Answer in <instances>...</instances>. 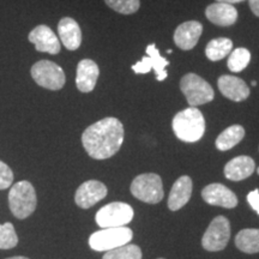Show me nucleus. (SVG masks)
Listing matches in <instances>:
<instances>
[{
    "mask_svg": "<svg viewBox=\"0 0 259 259\" xmlns=\"http://www.w3.org/2000/svg\"><path fill=\"white\" fill-rule=\"evenodd\" d=\"M124 125L119 119L108 116L90 125L82 135V144L90 157L106 160L120 150L124 142Z\"/></svg>",
    "mask_w": 259,
    "mask_h": 259,
    "instance_id": "obj_1",
    "label": "nucleus"
},
{
    "mask_svg": "<svg viewBox=\"0 0 259 259\" xmlns=\"http://www.w3.org/2000/svg\"><path fill=\"white\" fill-rule=\"evenodd\" d=\"M171 127L180 141L196 143L205 132V119L197 107H189L177 113L173 118Z\"/></svg>",
    "mask_w": 259,
    "mask_h": 259,
    "instance_id": "obj_2",
    "label": "nucleus"
},
{
    "mask_svg": "<svg viewBox=\"0 0 259 259\" xmlns=\"http://www.w3.org/2000/svg\"><path fill=\"white\" fill-rule=\"evenodd\" d=\"M37 198L34 186L27 180L12 185L9 192V205L16 219L29 218L36 209Z\"/></svg>",
    "mask_w": 259,
    "mask_h": 259,
    "instance_id": "obj_3",
    "label": "nucleus"
},
{
    "mask_svg": "<svg viewBox=\"0 0 259 259\" xmlns=\"http://www.w3.org/2000/svg\"><path fill=\"white\" fill-rule=\"evenodd\" d=\"M180 90L191 107L211 102L215 97L212 87L196 73H186L180 80Z\"/></svg>",
    "mask_w": 259,
    "mask_h": 259,
    "instance_id": "obj_4",
    "label": "nucleus"
},
{
    "mask_svg": "<svg viewBox=\"0 0 259 259\" xmlns=\"http://www.w3.org/2000/svg\"><path fill=\"white\" fill-rule=\"evenodd\" d=\"M30 74L34 82L42 88L60 90L66 83V76L59 65L51 60H40L31 66Z\"/></svg>",
    "mask_w": 259,
    "mask_h": 259,
    "instance_id": "obj_5",
    "label": "nucleus"
},
{
    "mask_svg": "<svg viewBox=\"0 0 259 259\" xmlns=\"http://www.w3.org/2000/svg\"><path fill=\"white\" fill-rule=\"evenodd\" d=\"M134 238V232L127 227H113V228H102V231L95 232L90 235L89 245L94 251H109L120 247L122 245L130 244Z\"/></svg>",
    "mask_w": 259,
    "mask_h": 259,
    "instance_id": "obj_6",
    "label": "nucleus"
},
{
    "mask_svg": "<svg viewBox=\"0 0 259 259\" xmlns=\"http://www.w3.org/2000/svg\"><path fill=\"white\" fill-rule=\"evenodd\" d=\"M131 193L136 198L149 204H157L163 199V185L160 176L144 173L136 177L131 184Z\"/></svg>",
    "mask_w": 259,
    "mask_h": 259,
    "instance_id": "obj_7",
    "label": "nucleus"
},
{
    "mask_svg": "<svg viewBox=\"0 0 259 259\" xmlns=\"http://www.w3.org/2000/svg\"><path fill=\"white\" fill-rule=\"evenodd\" d=\"M134 219V209L131 205L121 202L107 204L97 211L96 223L101 228H113L128 225Z\"/></svg>",
    "mask_w": 259,
    "mask_h": 259,
    "instance_id": "obj_8",
    "label": "nucleus"
},
{
    "mask_svg": "<svg viewBox=\"0 0 259 259\" xmlns=\"http://www.w3.org/2000/svg\"><path fill=\"white\" fill-rule=\"evenodd\" d=\"M231 239V223L225 216H218L210 223V226L204 233L202 246L206 251H221L228 244Z\"/></svg>",
    "mask_w": 259,
    "mask_h": 259,
    "instance_id": "obj_9",
    "label": "nucleus"
},
{
    "mask_svg": "<svg viewBox=\"0 0 259 259\" xmlns=\"http://www.w3.org/2000/svg\"><path fill=\"white\" fill-rule=\"evenodd\" d=\"M147 54L148 57H143L139 63L132 65L131 69L138 74L149 73L151 70H155L156 72V79L158 82H162L167 78L168 73L166 71V66L169 65L166 58L161 57L160 51L157 50L156 45L150 44L147 47Z\"/></svg>",
    "mask_w": 259,
    "mask_h": 259,
    "instance_id": "obj_10",
    "label": "nucleus"
},
{
    "mask_svg": "<svg viewBox=\"0 0 259 259\" xmlns=\"http://www.w3.org/2000/svg\"><path fill=\"white\" fill-rule=\"evenodd\" d=\"M29 42L35 46V50L41 53H48L57 56L60 53V41L56 32L48 25L40 24L35 27L28 35Z\"/></svg>",
    "mask_w": 259,
    "mask_h": 259,
    "instance_id": "obj_11",
    "label": "nucleus"
},
{
    "mask_svg": "<svg viewBox=\"0 0 259 259\" xmlns=\"http://www.w3.org/2000/svg\"><path fill=\"white\" fill-rule=\"evenodd\" d=\"M107 196V187L97 180L83 183L74 194V202L82 209H89Z\"/></svg>",
    "mask_w": 259,
    "mask_h": 259,
    "instance_id": "obj_12",
    "label": "nucleus"
},
{
    "mask_svg": "<svg viewBox=\"0 0 259 259\" xmlns=\"http://www.w3.org/2000/svg\"><path fill=\"white\" fill-rule=\"evenodd\" d=\"M202 197L210 205H218L227 209H233L238 205L235 193L222 184H210L204 187Z\"/></svg>",
    "mask_w": 259,
    "mask_h": 259,
    "instance_id": "obj_13",
    "label": "nucleus"
},
{
    "mask_svg": "<svg viewBox=\"0 0 259 259\" xmlns=\"http://www.w3.org/2000/svg\"><path fill=\"white\" fill-rule=\"evenodd\" d=\"M202 32L203 25L198 21L184 22L174 31V42L180 50L190 51L198 44Z\"/></svg>",
    "mask_w": 259,
    "mask_h": 259,
    "instance_id": "obj_14",
    "label": "nucleus"
},
{
    "mask_svg": "<svg viewBox=\"0 0 259 259\" xmlns=\"http://www.w3.org/2000/svg\"><path fill=\"white\" fill-rule=\"evenodd\" d=\"M218 85L222 95L234 102L245 101L250 96V88L245 80L239 77L223 74L219 78Z\"/></svg>",
    "mask_w": 259,
    "mask_h": 259,
    "instance_id": "obj_15",
    "label": "nucleus"
},
{
    "mask_svg": "<svg viewBox=\"0 0 259 259\" xmlns=\"http://www.w3.org/2000/svg\"><path fill=\"white\" fill-rule=\"evenodd\" d=\"M100 76V69L92 59H83L77 65L76 85L80 93H92Z\"/></svg>",
    "mask_w": 259,
    "mask_h": 259,
    "instance_id": "obj_16",
    "label": "nucleus"
},
{
    "mask_svg": "<svg viewBox=\"0 0 259 259\" xmlns=\"http://www.w3.org/2000/svg\"><path fill=\"white\" fill-rule=\"evenodd\" d=\"M58 34L66 50L76 51L82 45V30L73 18H61L58 23Z\"/></svg>",
    "mask_w": 259,
    "mask_h": 259,
    "instance_id": "obj_17",
    "label": "nucleus"
},
{
    "mask_svg": "<svg viewBox=\"0 0 259 259\" xmlns=\"http://www.w3.org/2000/svg\"><path fill=\"white\" fill-rule=\"evenodd\" d=\"M206 18L218 27H232L238 19V11L234 6L226 3H215L205 9Z\"/></svg>",
    "mask_w": 259,
    "mask_h": 259,
    "instance_id": "obj_18",
    "label": "nucleus"
},
{
    "mask_svg": "<svg viewBox=\"0 0 259 259\" xmlns=\"http://www.w3.org/2000/svg\"><path fill=\"white\" fill-rule=\"evenodd\" d=\"M192 180L187 176L180 177L174 183L169 197H168V208L171 211H177L186 205L191 198V194H192Z\"/></svg>",
    "mask_w": 259,
    "mask_h": 259,
    "instance_id": "obj_19",
    "label": "nucleus"
},
{
    "mask_svg": "<svg viewBox=\"0 0 259 259\" xmlns=\"http://www.w3.org/2000/svg\"><path fill=\"white\" fill-rule=\"evenodd\" d=\"M255 163L250 156H238L231 160L225 167V176L232 181H241L247 179L254 171Z\"/></svg>",
    "mask_w": 259,
    "mask_h": 259,
    "instance_id": "obj_20",
    "label": "nucleus"
},
{
    "mask_svg": "<svg viewBox=\"0 0 259 259\" xmlns=\"http://www.w3.org/2000/svg\"><path fill=\"white\" fill-rule=\"evenodd\" d=\"M245 137V128L241 125H232L219 135L216 139V148L227 151L239 144Z\"/></svg>",
    "mask_w": 259,
    "mask_h": 259,
    "instance_id": "obj_21",
    "label": "nucleus"
},
{
    "mask_svg": "<svg viewBox=\"0 0 259 259\" xmlns=\"http://www.w3.org/2000/svg\"><path fill=\"white\" fill-rule=\"evenodd\" d=\"M235 245L245 253H258L259 252V229H242L235 236Z\"/></svg>",
    "mask_w": 259,
    "mask_h": 259,
    "instance_id": "obj_22",
    "label": "nucleus"
},
{
    "mask_svg": "<svg viewBox=\"0 0 259 259\" xmlns=\"http://www.w3.org/2000/svg\"><path fill=\"white\" fill-rule=\"evenodd\" d=\"M233 50V41L227 37L213 38L206 45L205 54L209 60L219 61L222 60L231 53Z\"/></svg>",
    "mask_w": 259,
    "mask_h": 259,
    "instance_id": "obj_23",
    "label": "nucleus"
},
{
    "mask_svg": "<svg viewBox=\"0 0 259 259\" xmlns=\"http://www.w3.org/2000/svg\"><path fill=\"white\" fill-rule=\"evenodd\" d=\"M251 61V53L250 51L246 50V48H236L233 52L229 53L228 61H227V65H228V69L232 71V72H241L242 70H245L247 67V65L250 64Z\"/></svg>",
    "mask_w": 259,
    "mask_h": 259,
    "instance_id": "obj_24",
    "label": "nucleus"
},
{
    "mask_svg": "<svg viewBox=\"0 0 259 259\" xmlns=\"http://www.w3.org/2000/svg\"><path fill=\"white\" fill-rule=\"evenodd\" d=\"M102 259H142V251L137 245L126 244L107 251Z\"/></svg>",
    "mask_w": 259,
    "mask_h": 259,
    "instance_id": "obj_25",
    "label": "nucleus"
},
{
    "mask_svg": "<svg viewBox=\"0 0 259 259\" xmlns=\"http://www.w3.org/2000/svg\"><path fill=\"white\" fill-rule=\"evenodd\" d=\"M109 9L121 15L136 14L141 8L139 0H103Z\"/></svg>",
    "mask_w": 259,
    "mask_h": 259,
    "instance_id": "obj_26",
    "label": "nucleus"
},
{
    "mask_svg": "<svg viewBox=\"0 0 259 259\" xmlns=\"http://www.w3.org/2000/svg\"><path fill=\"white\" fill-rule=\"evenodd\" d=\"M18 244V236L16 234L12 223L6 222L0 225V250H10Z\"/></svg>",
    "mask_w": 259,
    "mask_h": 259,
    "instance_id": "obj_27",
    "label": "nucleus"
},
{
    "mask_svg": "<svg viewBox=\"0 0 259 259\" xmlns=\"http://www.w3.org/2000/svg\"><path fill=\"white\" fill-rule=\"evenodd\" d=\"M14 183V173L8 164L0 161V190H6Z\"/></svg>",
    "mask_w": 259,
    "mask_h": 259,
    "instance_id": "obj_28",
    "label": "nucleus"
},
{
    "mask_svg": "<svg viewBox=\"0 0 259 259\" xmlns=\"http://www.w3.org/2000/svg\"><path fill=\"white\" fill-rule=\"evenodd\" d=\"M247 202L259 215V191L258 190L251 191V192L247 194Z\"/></svg>",
    "mask_w": 259,
    "mask_h": 259,
    "instance_id": "obj_29",
    "label": "nucleus"
},
{
    "mask_svg": "<svg viewBox=\"0 0 259 259\" xmlns=\"http://www.w3.org/2000/svg\"><path fill=\"white\" fill-rule=\"evenodd\" d=\"M248 4H250L251 11L259 17V0H248Z\"/></svg>",
    "mask_w": 259,
    "mask_h": 259,
    "instance_id": "obj_30",
    "label": "nucleus"
},
{
    "mask_svg": "<svg viewBox=\"0 0 259 259\" xmlns=\"http://www.w3.org/2000/svg\"><path fill=\"white\" fill-rule=\"evenodd\" d=\"M218 3H226V4H236V3H241L244 2V0H216Z\"/></svg>",
    "mask_w": 259,
    "mask_h": 259,
    "instance_id": "obj_31",
    "label": "nucleus"
},
{
    "mask_svg": "<svg viewBox=\"0 0 259 259\" xmlns=\"http://www.w3.org/2000/svg\"><path fill=\"white\" fill-rule=\"evenodd\" d=\"M6 259H29V258L22 257V255H19V257H11V258H6Z\"/></svg>",
    "mask_w": 259,
    "mask_h": 259,
    "instance_id": "obj_32",
    "label": "nucleus"
},
{
    "mask_svg": "<svg viewBox=\"0 0 259 259\" xmlns=\"http://www.w3.org/2000/svg\"><path fill=\"white\" fill-rule=\"evenodd\" d=\"M252 85H253V87L257 85V82H255V80H253V82H252Z\"/></svg>",
    "mask_w": 259,
    "mask_h": 259,
    "instance_id": "obj_33",
    "label": "nucleus"
},
{
    "mask_svg": "<svg viewBox=\"0 0 259 259\" xmlns=\"http://www.w3.org/2000/svg\"><path fill=\"white\" fill-rule=\"evenodd\" d=\"M257 171H258V174H259V168H258V169H257Z\"/></svg>",
    "mask_w": 259,
    "mask_h": 259,
    "instance_id": "obj_34",
    "label": "nucleus"
},
{
    "mask_svg": "<svg viewBox=\"0 0 259 259\" xmlns=\"http://www.w3.org/2000/svg\"><path fill=\"white\" fill-rule=\"evenodd\" d=\"M158 259H164V258H158Z\"/></svg>",
    "mask_w": 259,
    "mask_h": 259,
    "instance_id": "obj_35",
    "label": "nucleus"
}]
</instances>
